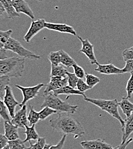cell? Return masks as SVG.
<instances>
[{
    "label": "cell",
    "instance_id": "obj_1",
    "mask_svg": "<svg viewBox=\"0 0 133 149\" xmlns=\"http://www.w3.org/2000/svg\"><path fill=\"white\" fill-rule=\"evenodd\" d=\"M51 127L59 132L72 135L75 139L80 138L85 134L81 124L68 113H58V116L49 120Z\"/></svg>",
    "mask_w": 133,
    "mask_h": 149
},
{
    "label": "cell",
    "instance_id": "obj_2",
    "mask_svg": "<svg viewBox=\"0 0 133 149\" xmlns=\"http://www.w3.org/2000/svg\"><path fill=\"white\" fill-rule=\"evenodd\" d=\"M25 68V58L12 57L0 60V76L21 77Z\"/></svg>",
    "mask_w": 133,
    "mask_h": 149
},
{
    "label": "cell",
    "instance_id": "obj_3",
    "mask_svg": "<svg viewBox=\"0 0 133 149\" xmlns=\"http://www.w3.org/2000/svg\"><path fill=\"white\" fill-rule=\"evenodd\" d=\"M43 96L44 99L41 105L42 107H49L57 111L70 114L76 113L79 108L77 105H72L66 101H64L54 93H49Z\"/></svg>",
    "mask_w": 133,
    "mask_h": 149
},
{
    "label": "cell",
    "instance_id": "obj_4",
    "mask_svg": "<svg viewBox=\"0 0 133 149\" xmlns=\"http://www.w3.org/2000/svg\"><path fill=\"white\" fill-rule=\"evenodd\" d=\"M84 100L87 102L93 104L96 106L100 109L103 111L107 112L109 115L113 116L115 119H117L120 123L121 127H122L125 123L123 120L120 116L119 111V102L116 99L112 100H106V99H93L90 97H84Z\"/></svg>",
    "mask_w": 133,
    "mask_h": 149
},
{
    "label": "cell",
    "instance_id": "obj_5",
    "mask_svg": "<svg viewBox=\"0 0 133 149\" xmlns=\"http://www.w3.org/2000/svg\"><path fill=\"white\" fill-rule=\"evenodd\" d=\"M3 49L6 51H10L24 58H28L33 60H39L41 58V56L26 49L18 40L12 37L6 43Z\"/></svg>",
    "mask_w": 133,
    "mask_h": 149
},
{
    "label": "cell",
    "instance_id": "obj_6",
    "mask_svg": "<svg viewBox=\"0 0 133 149\" xmlns=\"http://www.w3.org/2000/svg\"><path fill=\"white\" fill-rule=\"evenodd\" d=\"M45 86L43 83H40L36 86L32 87H22L18 84H16L15 87L20 90L23 95V100L19 104V106L22 107L23 106L31 99H33L37 97L39 94L40 89Z\"/></svg>",
    "mask_w": 133,
    "mask_h": 149
},
{
    "label": "cell",
    "instance_id": "obj_7",
    "mask_svg": "<svg viewBox=\"0 0 133 149\" xmlns=\"http://www.w3.org/2000/svg\"><path fill=\"white\" fill-rule=\"evenodd\" d=\"M77 37L81 43V48L79 52L86 55L91 65H97L99 64L95 56L94 45L92 44L88 39H83L79 36H77Z\"/></svg>",
    "mask_w": 133,
    "mask_h": 149
},
{
    "label": "cell",
    "instance_id": "obj_8",
    "mask_svg": "<svg viewBox=\"0 0 133 149\" xmlns=\"http://www.w3.org/2000/svg\"><path fill=\"white\" fill-rule=\"evenodd\" d=\"M3 102L8 110L10 116L12 118H13L15 115L16 108L18 105L19 106V104L15 99L12 89L9 85L7 86L6 87L5 95L3 97Z\"/></svg>",
    "mask_w": 133,
    "mask_h": 149
},
{
    "label": "cell",
    "instance_id": "obj_9",
    "mask_svg": "<svg viewBox=\"0 0 133 149\" xmlns=\"http://www.w3.org/2000/svg\"><path fill=\"white\" fill-rule=\"evenodd\" d=\"M68 85V78L58 76H50V81L45 86V88L43 91V95H47L54 91L59 89Z\"/></svg>",
    "mask_w": 133,
    "mask_h": 149
},
{
    "label": "cell",
    "instance_id": "obj_10",
    "mask_svg": "<svg viewBox=\"0 0 133 149\" xmlns=\"http://www.w3.org/2000/svg\"><path fill=\"white\" fill-rule=\"evenodd\" d=\"M45 21L44 19H38L32 21L31 26L24 37V39L26 42H29L31 40L45 28Z\"/></svg>",
    "mask_w": 133,
    "mask_h": 149
},
{
    "label": "cell",
    "instance_id": "obj_11",
    "mask_svg": "<svg viewBox=\"0 0 133 149\" xmlns=\"http://www.w3.org/2000/svg\"><path fill=\"white\" fill-rule=\"evenodd\" d=\"M27 107L26 105L23 106L21 109L15 113V115L11 120L12 123L18 128L25 127L28 125Z\"/></svg>",
    "mask_w": 133,
    "mask_h": 149
},
{
    "label": "cell",
    "instance_id": "obj_12",
    "mask_svg": "<svg viewBox=\"0 0 133 149\" xmlns=\"http://www.w3.org/2000/svg\"><path fill=\"white\" fill-rule=\"evenodd\" d=\"M83 149H114L111 145L107 143L103 139L84 141L80 143Z\"/></svg>",
    "mask_w": 133,
    "mask_h": 149
},
{
    "label": "cell",
    "instance_id": "obj_13",
    "mask_svg": "<svg viewBox=\"0 0 133 149\" xmlns=\"http://www.w3.org/2000/svg\"><path fill=\"white\" fill-rule=\"evenodd\" d=\"M45 28L54 31H56L60 33H68L74 36H77L76 31L71 26L65 24H58L45 22Z\"/></svg>",
    "mask_w": 133,
    "mask_h": 149
},
{
    "label": "cell",
    "instance_id": "obj_14",
    "mask_svg": "<svg viewBox=\"0 0 133 149\" xmlns=\"http://www.w3.org/2000/svg\"><path fill=\"white\" fill-rule=\"evenodd\" d=\"M13 5L18 13H23L32 19L35 18V14L25 0H12Z\"/></svg>",
    "mask_w": 133,
    "mask_h": 149
},
{
    "label": "cell",
    "instance_id": "obj_15",
    "mask_svg": "<svg viewBox=\"0 0 133 149\" xmlns=\"http://www.w3.org/2000/svg\"><path fill=\"white\" fill-rule=\"evenodd\" d=\"M97 65V67L95 69V71L101 74L107 75L123 74L122 69L116 67L113 64L110 63L107 64H100L99 63Z\"/></svg>",
    "mask_w": 133,
    "mask_h": 149
},
{
    "label": "cell",
    "instance_id": "obj_16",
    "mask_svg": "<svg viewBox=\"0 0 133 149\" xmlns=\"http://www.w3.org/2000/svg\"><path fill=\"white\" fill-rule=\"evenodd\" d=\"M5 135L9 141H13L19 139L18 127L13 125L11 121H4Z\"/></svg>",
    "mask_w": 133,
    "mask_h": 149
},
{
    "label": "cell",
    "instance_id": "obj_17",
    "mask_svg": "<svg viewBox=\"0 0 133 149\" xmlns=\"http://www.w3.org/2000/svg\"><path fill=\"white\" fill-rule=\"evenodd\" d=\"M122 136L121 143H124L133 132V112L129 117L125 120L124 125L122 127Z\"/></svg>",
    "mask_w": 133,
    "mask_h": 149
},
{
    "label": "cell",
    "instance_id": "obj_18",
    "mask_svg": "<svg viewBox=\"0 0 133 149\" xmlns=\"http://www.w3.org/2000/svg\"><path fill=\"white\" fill-rule=\"evenodd\" d=\"M119 107L122 110L123 113L126 116L129 117L133 112V103L127 97H123L120 102L118 103Z\"/></svg>",
    "mask_w": 133,
    "mask_h": 149
},
{
    "label": "cell",
    "instance_id": "obj_19",
    "mask_svg": "<svg viewBox=\"0 0 133 149\" xmlns=\"http://www.w3.org/2000/svg\"><path fill=\"white\" fill-rule=\"evenodd\" d=\"M53 93L55 96H57L60 95H67L68 96L72 95H76L83 96H84V97H87L84 93L79 91V90L70 87L68 85L64 86L59 89H57V90L54 91Z\"/></svg>",
    "mask_w": 133,
    "mask_h": 149
},
{
    "label": "cell",
    "instance_id": "obj_20",
    "mask_svg": "<svg viewBox=\"0 0 133 149\" xmlns=\"http://www.w3.org/2000/svg\"><path fill=\"white\" fill-rule=\"evenodd\" d=\"M0 2L3 6L9 19H13L19 17V13L16 11L13 5L12 0H0Z\"/></svg>",
    "mask_w": 133,
    "mask_h": 149
},
{
    "label": "cell",
    "instance_id": "obj_21",
    "mask_svg": "<svg viewBox=\"0 0 133 149\" xmlns=\"http://www.w3.org/2000/svg\"><path fill=\"white\" fill-rule=\"evenodd\" d=\"M25 131L24 132H22V133H24L26 135V138L24 141H23L24 143L29 142L31 140L38 139L40 136L35 130V125L31 126V127H29L28 125H26L25 126Z\"/></svg>",
    "mask_w": 133,
    "mask_h": 149
},
{
    "label": "cell",
    "instance_id": "obj_22",
    "mask_svg": "<svg viewBox=\"0 0 133 149\" xmlns=\"http://www.w3.org/2000/svg\"><path fill=\"white\" fill-rule=\"evenodd\" d=\"M60 56H61V64L66 67L67 68H70L72 67V65L76 64L75 60L69 54L63 50H60Z\"/></svg>",
    "mask_w": 133,
    "mask_h": 149
},
{
    "label": "cell",
    "instance_id": "obj_23",
    "mask_svg": "<svg viewBox=\"0 0 133 149\" xmlns=\"http://www.w3.org/2000/svg\"><path fill=\"white\" fill-rule=\"evenodd\" d=\"M68 71L62 65H54L51 64V71L50 76H58L62 77H67Z\"/></svg>",
    "mask_w": 133,
    "mask_h": 149
},
{
    "label": "cell",
    "instance_id": "obj_24",
    "mask_svg": "<svg viewBox=\"0 0 133 149\" xmlns=\"http://www.w3.org/2000/svg\"><path fill=\"white\" fill-rule=\"evenodd\" d=\"M10 84V77L7 76H0V99H3L5 90Z\"/></svg>",
    "mask_w": 133,
    "mask_h": 149
},
{
    "label": "cell",
    "instance_id": "obj_25",
    "mask_svg": "<svg viewBox=\"0 0 133 149\" xmlns=\"http://www.w3.org/2000/svg\"><path fill=\"white\" fill-rule=\"evenodd\" d=\"M29 112L28 115V120L31 126L33 125H36L40 120V116L39 113L36 111L33 107L29 104Z\"/></svg>",
    "mask_w": 133,
    "mask_h": 149
},
{
    "label": "cell",
    "instance_id": "obj_26",
    "mask_svg": "<svg viewBox=\"0 0 133 149\" xmlns=\"http://www.w3.org/2000/svg\"><path fill=\"white\" fill-rule=\"evenodd\" d=\"M48 58L51 62V64L54 65H59L61 64L60 51H54L49 53L48 56Z\"/></svg>",
    "mask_w": 133,
    "mask_h": 149
},
{
    "label": "cell",
    "instance_id": "obj_27",
    "mask_svg": "<svg viewBox=\"0 0 133 149\" xmlns=\"http://www.w3.org/2000/svg\"><path fill=\"white\" fill-rule=\"evenodd\" d=\"M12 30H8L6 31H0V48L3 49L5 45L10 38L12 34Z\"/></svg>",
    "mask_w": 133,
    "mask_h": 149
},
{
    "label": "cell",
    "instance_id": "obj_28",
    "mask_svg": "<svg viewBox=\"0 0 133 149\" xmlns=\"http://www.w3.org/2000/svg\"><path fill=\"white\" fill-rule=\"evenodd\" d=\"M86 83L87 84L90 86L91 89L94 87L96 84L100 83V79L95 76L94 74H86Z\"/></svg>",
    "mask_w": 133,
    "mask_h": 149
},
{
    "label": "cell",
    "instance_id": "obj_29",
    "mask_svg": "<svg viewBox=\"0 0 133 149\" xmlns=\"http://www.w3.org/2000/svg\"><path fill=\"white\" fill-rule=\"evenodd\" d=\"M56 110H55L49 107H44L39 112L40 120H44L47 119L48 117L51 116L54 113H57Z\"/></svg>",
    "mask_w": 133,
    "mask_h": 149
},
{
    "label": "cell",
    "instance_id": "obj_30",
    "mask_svg": "<svg viewBox=\"0 0 133 149\" xmlns=\"http://www.w3.org/2000/svg\"><path fill=\"white\" fill-rule=\"evenodd\" d=\"M9 113L3 101L0 99V115L4 121H11L9 118Z\"/></svg>",
    "mask_w": 133,
    "mask_h": 149
},
{
    "label": "cell",
    "instance_id": "obj_31",
    "mask_svg": "<svg viewBox=\"0 0 133 149\" xmlns=\"http://www.w3.org/2000/svg\"><path fill=\"white\" fill-rule=\"evenodd\" d=\"M8 145L10 149H24L25 148L24 143L19 139L9 141Z\"/></svg>",
    "mask_w": 133,
    "mask_h": 149
},
{
    "label": "cell",
    "instance_id": "obj_32",
    "mask_svg": "<svg viewBox=\"0 0 133 149\" xmlns=\"http://www.w3.org/2000/svg\"><path fill=\"white\" fill-rule=\"evenodd\" d=\"M31 149H43L46 144V138L45 137H39L37 142L35 144H32V142L29 141Z\"/></svg>",
    "mask_w": 133,
    "mask_h": 149
},
{
    "label": "cell",
    "instance_id": "obj_33",
    "mask_svg": "<svg viewBox=\"0 0 133 149\" xmlns=\"http://www.w3.org/2000/svg\"><path fill=\"white\" fill-rule=\"evenodd\" d=\"M67 75L68 78V85L72 88H76L77 83L79 79L76 76L75 74L69 72L68 71L67 73Z\"/></svg>",
    "mask_w": 133,
    "mask_h": 149
},
{
    "label": "cell",
    "instance_id": "obj_34",
    "mask_svg": "<svg viewBox=\"0 0 133 149\" xmlns=\"http://www.w3.org/2000/svg\"><path fill=\"white\" fill-rule=\"evenodd\" d=\"M131 76L127 81V83L126 87L127 92V97L129 99L132 98L133 93V72H131Z\"/></svg>",
    "mask_w": 133,
    "mask_h": 149
},
{
    "label": "cell",
    "instance_id": "obj_35",
    "mask_svg": "<svg viewBox=\"0 0 133 149\" xmlns=\"http://www.w3.org/2000/svg\"><path fill=\"white\" fill-rule=\"evenodd\" d=\"M72 67L74 68V74H76V76L79 79H83V78H84L86 77V74L84 69L81 67L77 63L74 64L72 65Z\"/></svg>",
    "mask_w": 133,
    "mask_h": 149
},
{
    "label": "cell",
    "instance_id": "obj_36",
    "mask_svg": "<svg viewBox=\"0 0 133 149\" xmlns=\"http://www.w3.org/2000/svg\"><path fill=\"white\" fill-rule=\"evenodd\" d=\"M76 88L77 90L83 93H84L86 91H88L91 89V88L90 86H88L83 79H79L77 83Z\"/></svg>",
    "mask_w": 133,
    "mask_h": 149
},
{
    "label": "cell",
    "instance_id": "obj_37",
    "mask_svg": "<svg viewBox=\"0 0 133 149\" xmlns=\"http://www.w3.org/2000/svg\"><path fill=\"white\" fill-rule=\"evenodd\" d=\"M123 74L126 73H131L133 72V60L126 61L125 66L122 69Z\"/></svg>",
    "mask_w": 133,
    "mask_h": 149
},
{
    "label": "cell",
    "instance_id": "obj_38",
    "mask_svg": "<svg viewBox=\"0 0 133 149\" xmlns=\"http://www.w3.org/2000/svg\"><path fill=\"white\" fill-rule=\"evenodd\" d=\"M122 56L124 61L133 60V50L130 48L126 49L122 52Z\"/></svg>",
    "mask_w": 133,
    "mask_h": 149
},
{
    "label": "cell",
    "instance_id": "obj_39",
    "mask_svg": "<svg viewBox=\"0 0 133 149\" xmlns=\"http://www.w3.org/2000/svg\"><path fill=\"white\" fill-rule=\"evenodd\" d=\"M67 138V135L66 134H64L63 137L61 138V139H60V141L58 142L57 145H51L50 149H63V146L64 145L65 140Z\"/></svg>",
    "mask_w": 133,
    "mask_h": 149
},
{
    "label": "cell",
    "instance_id": "obj_40",
    "mask_svg": "<svg viewBox=\"0 0 133 149\" xmlns=\"http://www.w3.org/2000/svg\"><path fill=\"white\" fill-rule=\"evenodd\" d=\"M8 142L9 140L5 136V135L0 134V149H2L8 145Z\"/></svg>",
    "mask_w": 133,
    "mask_h": 149
},
{
    "label": "cell",
    "instance_id": "obj_41",
    "mask_svg": "<svg viewBox=\"0 0 133 149\" xmlns=\"http://www.w3.org/2000/svg\"><path fill=\"white\" fill-rule=\"evenodd\" d=\"M133 141V139L132 138H129L126 142H125L124 143H121L120 145L117 146L116 147H115L114 149H126V148L127 147V146L132 142Z\"/></svg>",
    "mask_w": 133,
    "mask_h": 149
},
{
    "label": "cell",
    "instance_id": "obj_42",
    "mask_svg": "<svg viewBox=\"0 0 133 149\" xmlns=\"http://www.w3.org/2000/svg\"><path fill=\"white\" fill-rule=\"evenodd\" d=\"M6 50L0 48V60L7 58Z\"/></svg>",
    "mask_w": 133,
    "mask_h": 149
},
{
    "label": "cell",
    "instance_id": "obj_43",
    "mask_svg": "<svg viewBox=\"0 0 133 149\" xmlns=\"http://www.w3.org/2000/svg\"><path fill=\"white\" fill-rule=\"evenodd\" d=\"M5 12H6L5 9L3 6L2 5V4L0 2V16L3 15Z\"/></svg>",
    "mask_w": 133,
    "mask_h": 149
},
{
    "label": "cell",
    "instance_id": "obj_44",
    "mask_svg": "<svg viewBox=\"0 0 133 149\" xmlns=\"http://www.w3.org/2000/svg\"><path fill=\"white\" fill-rule=\"evenodd\" d=\"M51 145L49 144H45V145L44 146L43 149H50Z\"/></svg>",
    "mask_w": 133,
    "mask_h": 149
},
{
    "label": "cell",
    "instance_id": "obj_45",
    "mask_svg": "<svg viewBox=\"0 0 133 149\" xmlns=\"http://www.w3.org/2000/svg\"><path fill=\"white\" fill-rule=\"evenodd\" d=\"M9 149V145H6L5 147H4L3 148H2V149Z\"/></svg>",
    "mask_w": 133,
    "mask_h": 149
},
{
    "label": "cell",
    "instance_id": "obj_46",
    "mask_svg": "<svg viewBox=\"0 0 133 149\" xmlns=\"http://www.w3.org/2000/svg\"><path fill=\"white\" fill-rule=\"evenodd\" d=\"M38 1H40V2H42V1H44V0H37Z\"/></svg>",
    "mask_w": 133,
    "mask_h": 149
},
{
    "label": "cell",
    "instance_id": "obj_47",
    "mask_svg": "<svg viewBox=\"0 0 133 149\" xmlns=\"http://www.w3.org/2000/svg\"><path fill=\"white\" fill-rule=\"evenodd\" d=\"M24 149H30V147L29 148H24Z\"/></svg>",
    "mask_w": 133,
    "mask_h": 149
},
{
    "label": "cell",
    "instance_id": "obj_48",
    "mask_svg": "<svg viewBox=\"0 0 133 149\" xmlns=\"http://www.w3.org/2000/svg\"><path fill=\"white\" fill-rule=\"evenodd\" d=\"M130 49H132V50H133V46H132V47H130Z\"/></svg>",
    "mask_w": 133,
    "mask_h": 149
},
{
    "label": "cell",
    "instance_id": "obj_49",
    "mask_svg": "<svg viewBox=\"0 0 133 149\" xmlns=\"http://www.w3.org/2000/svg\"><path fill=\"white\" fill-rule=\"evenodd\" d=\"M1 118H2V117H1V116L0 115V121H1Z\"/></svg>",
    "mask_w": 133,
    "mask_h": 149
},
{
    "label": "cell",
    "instance_id": "obj_50",
    "mask_svg": "<svg viewBox=\"0 0 133 149\" xmlns=\"http://www.w3.org/2000/svg\"><path fill=\"white\" fill-rule=\"evenodd\" d=\"M30 149H31V148H30Z\"/></svg>",
    "mask_w": 133,
    "mask_h": 149
}]
</instances>
